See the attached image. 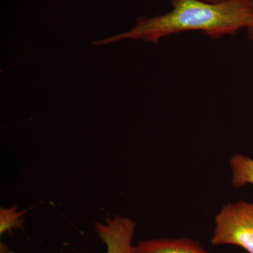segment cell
I'll list each match as a JSON object with an SVG mask.
<instances>
[{
    "label": "cell",
    "instance_id": "obj_1",
    "mask_svg": "<svg viewBox=\"0 0 253 253\" xmlns=\"http://www.w3.org/2000/svg\"><path fill=\"white\" fill-rule=\"evenodd\" d=\"M172 10L153 17L138 18L129 31L100 41L104 45L123 40L158 44L166 37L186 31H201L214 40L235 34L240 30L253 29V0H230L211 4L201 0H170Z\"/></svg>",
    "mask_w": 253,
    "mask_h": 253
},
{
    "label": "cell",
    "instance_id": "obj_2",
    "mask_svg": "<svg viewBox=\"0 0 253 253\" xmlns=\"http://www.w3.org/2000/svg\"><path fill=\"white\" fill-rule=\"evenodd\" d=\"M212 246L233 245L253 253V203L225 205L215 217Z\"/></svg>",
    "mask_w": 253,
    "mask_h": 253
},
{
    "label": "cell",
    "instance_id": "obj_3",
    "mask_svg": "<svg viewBox=\"0 0 253 253\" xmlns=\"http://www.w3.org/2000/svg\"><path fill=\"white\" fill-rule=\"evenodd\" d=\"M136 227L135 221L120 215L95 224L98 237L106 246V253H132Z\"/></svg>",
    "mask_w": 253,
    "mask_h": 253
},
{
    "label": "cell",
    "instance_id": "obj_4",
    "mask_svg": "<svg viewBox=\"0 0 253 253\" xmlns=\"http://www.w3.org/2000/svg\"><path fill=\"white\" fill-rule=\"evenodd\" d=\"M132 253H209L196 241L186 238L149 239L133 246Z\"/></svg>",
    "mask_w": 253,
    "mask_h": 253
},
{
    "label": "cell",
    "instance_id": "obj_5",
    "mask_svg": "<svg viewBox=\"0 0 253 253\" xmlns=\"http://www.w3.org/2000/svg\"><path fill=\"white\" fill-rule=\"evenodd\" d=\"M232 176L231 183L235 188L253 185V159L244 155L236 154L229 161Z\"/></svg>",
    "mask_w": 253,
    "mask_h": 253
},
{
    "label": "cell",
    "instance_id": "obj_6",
    "mask_svg": "<svg viewBox=\"0 0 253 253\" xmlns=\"http://www.w3.org/2000/svg\"><path fill=\"white\" fill-rule=\"evenodd\" d=\"M26 213V210L18 211L17 206L0 209V234L11 232L16 229H22L24 219L23 215Z\"/></svg>",
    "mask_w": 253,
    "mask_h": 253
},
{
    "label": "cell",
    "instance_id": "obj_7",
    "mask_svg": "<svg viewBox=\"0 0 253 253\" xmlns=\"http://www.w3.org/2000/svg\"><path fill=\"white\" fill-rule=\"evenodd\" d=\"M205 2L211 3V4H220V3L226 2L230 0H201Z\"/></svg>",
    "mask_w": 253,
    "mask_h": 253
},
{
    "label": "cell",
    "instance_id": "obj_8",
    "mask_svg": "<svg viewBox=\"0 0 253 253\" xmlns=\"http://www.w3.org/2000/svg\"><path fill=\"white\" fill-rule=\"evenodd\" d=\"M248 36H249V38L250 40L253 41V29H249L248 30Z\"/></svg>",
    "mask_w": 253,
    "mask_h": 253
}]
</instances>
